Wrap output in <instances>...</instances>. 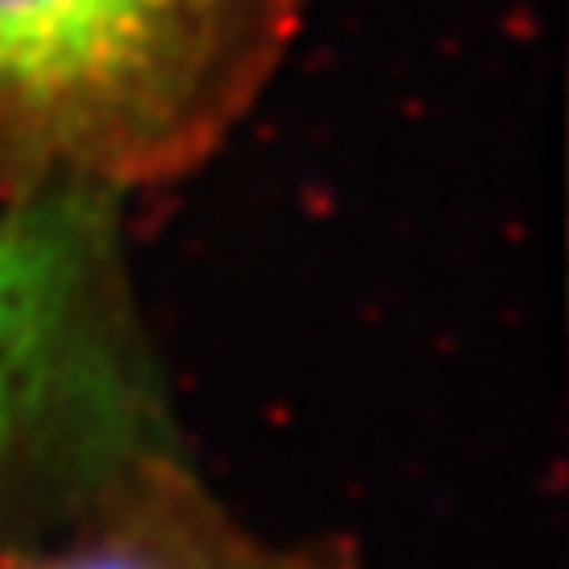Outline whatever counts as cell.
<instances>
[{
  "mask_svg": "<svg viewBox=\"0 0 569 569\" xmlns=\"http://www.w3.org/2000/svg\"><path fill=\"white\" fill-rule=\"evenodd\" d=\"M306 0H0V193L167 184L238 126Z\"/></svg>",
  "mask_w": 569,
  "mask_h": 569,
  "instance_id": "6da1fadb",
  "label": "cell"
},
{
  "mask_svg": "<svg viewBox=\"0 0 569 569\" xmlns=\"http://www.w3.org/2000/svg\"><path fill=\"white\" fill-rule=\"evenodd\" d=\"M108 278L99 198L0 193V551L162 449Z\"/></svg>",
  "mask_w": 569,
  "mask_h": 569,
  "instance_id": "7a4b0ae2",
  "label": "cell"
},
{
  "mask_svg": "<svg viewBox=\"0 0 569 569\" xmlns=\"http://www.w3.org/2000/svg\"><path fill=\"white\" fill-rule=\"evenodd\" d=\"M0 569H359L319 542H278L224 511L158 449L59 525L0 551Z\"/></svg>",
  "mask_w": 569,
  "mask_h": 569,
  "instance_id": "3957f363",
  "label": "cell"
}]
</instances>
